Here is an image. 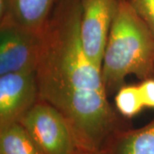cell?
Instances as JSON below:
<instances>
[{
	"label": "cell",
	"mask_w": 154,
	"mask_h": 154,
	"mask_svg": "<svg viewBox=\"0 0 154 154\" xmlns=\"http://www.w3.org/2000/svg\"><path fill=\"white\" fill-rule=\"evenodd\" d=\"M80 0H59L42 34L36 69L38 99L65 117L83 151H104L129 127L109 100L101 68L85 52Z\"/></svg>",
	"instance_id": "obj_1"
},
{
	"label": "cell",
	"mask_w": 154,
	"mask_h": 154,
	"mask_svg": "<svg viewBox=\"0 0 154 154\" xmlns=\"http://www.w3.org/2000/svg\"><path fill=\"white\" fill-rule=\"evenodd\" d=\"M108 96L125 85L128 75L154 78V36L126 0H121L110 28L101 64Z\"/></svg>",
	"instance_id": "obj_2"
},
{
	"label": "cell",
	"mask_w": 154,
	"mask_h": 154,
	"mask_svg": "<svg viewBox=\"0 0 154 154\" xmlns=\"http://www.w3.org/2000/svg\"><path fill=\"white\" fill-rule=\"evenodd\" d=\"M19 122L43 154H80L83 151L65 117L38 99Z\"/></svg>",
	"instance_id": "obj_3"
},
{
	"label": "cell",
	"mask_w": 154,
	"mask_h": 154,
	"mask_svg": "<svg viewBox=\"0 0 154 154\" xmlns=\"http://www.w3.org/2000/svg\"><path fill=\"white\" fill-rule=\"evenodd\" d=\"M42 34L11 22H0V75L36 71Z\"/></svg>",
	"instance_id": "obj_4"
},
{
	"label": "cell",
	"mask_w": 154,
	"mask_h": 154,
	"mask_svg": "<svg viewBox=\"0 0 154 154\" xmlns=\"http://www.w3.org/2000/svg\"><path fill=\"white\" fill-rule=\"evenodd\" d=\"M121 0H80V34L88 57L101 68L107 39Z\"/></svg>",
	"instance_id": "obj_5"
},
{
	"label": "cell",
	"mask_w": 154,
	"mask_h": 154,
	"mask_svg": "<svg viewBox=\"0 0 154 154\" xmlns=\"http://www.w3.org/2000/svg\"><path fill=\"white\" fill-rule=\"evenodd\" d=\"M38 99L36 71L0 75V128L19 122Z\"/></svg>",
	"instance_id": "obj_6"
},
{
	"label": "cell",
	"mask_w": 154,
	"mask_h": 154,
	"mask_svg": "<svg viewBox=\"0 0 154 154\" xmlns=\"http://www.w3.org/2000/svg\"><path fill=\"white\" fill-rule=\"evenodd\" d=\"M59 0H0L1 22L42 33Z\"/></svg>",
	"instance_id": "obj_7"
},
{
	"label": "cell",
	"mask_w": 154,
	"mask_h": 154,
	"mask_svg": "<svg viewBox=\"0 0 154 154\" xmlns=\"http://www.w3.org/2000/svg\"><path fill=\"white\" fill-rule=\"evenodd\" d=\"M104 151L106 154H154V120L140 128L120 130Z\"/></svg>",
	"instance_id": "obj_8"
},
{
	"label": "cell",
	"mask_w": 154,
	"mask_h": 154,
	"mask_svg": "<svg viewBox=\"0 0 154 154\" xmlns=\"http://www.w3.org/2000/svg\"><path fill=\"white\" fill-rule=\"evenodd\" d=\"M0 154H43L20 122L0 128Z\"/></svg>",
	"instance_id": "obj_9"
},
{
	"label": "cell",
	"mask_w": 154,
	"mask_h": 154,
	"mask_svg": "<svg viewBox=\"0 0 154 154\" xmlns=\"http://www.w3.org/2000/svg\"><path fill=\"white\" fill-rule=\"evenodd\" d=\"M116 110L124 118H132L145 108L138 85H124L115 95Z\"/></svg>",
	"instance_id": "obj_10"
},
{
	"label": "cell",
	"mask_w": 154,
	"mask_h": 154,
	"mask_svg": "<svg viewBox=\"0 0 154 154\" xmlns=\"http://www.w3.org/2000/svg\"><path fill=\"white\" fill-rule=\"evenodd\" d=\"M154 36V0H126Z\"/></svg>",
	"instance_id": "obj_11"
},
{
	"label": "cell",
	"mask_w": 154,
	"mask_h": 154,
	"mask_svg": "<svg viewBox=\"0 0 154 154\" xmlns=\"http://www.w3.org/2000/svg\"><path fill=\"white\" fill-rule=\"evenodd\" d=\"M139 87L145 108L154 109V78L141 81Z\"/></svg>",
	"instance_id": "obj_12"
},
{
	"label": "cell",
	"mask_w": 154,
	"mask_h": 154,
	"mask_svg": "<svg viewBox=\"0 0 154 154\" xmlns=\"http://www.w3.org/2000/svg\"><path fill=\"white\" fill-rule=\"evenodd\" d=\"M80 154H106L105 151H99V152H82Z\"/></svg>",
	"instance_id": "obj_13"
}]
</instances>
